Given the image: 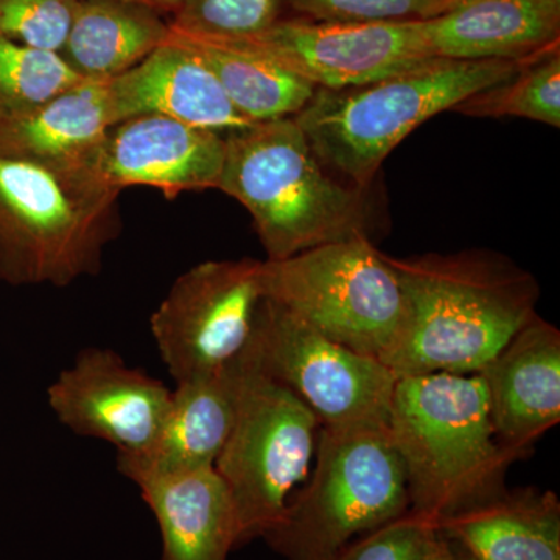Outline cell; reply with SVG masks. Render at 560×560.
Returning a JSON list of instances; mask_svg holds the SVG:
<instances>
[{
  "instance_id": "cell-15",
  "label": "cell",
  "mask_w": 560,
  "mask_h": 560,
  "mask_svg": "<svg viewBox=\"0 0 560 560\" xmlns=\"http://www.w3.org/2000/svg\"><path fill=\"white\" fill-rule=\"evenodd\" d=\"M109 90L116 124L160 114L226 135L254 125L234 108L200 57L171 36L138 66L110 79Z\"/></svg>"
},
{
  "instance_id": "cell-20",
  "label": "cell",
  "mask_w": 560,
  "mask_h": 560,
  "mask_svg": "<svg viewBox=\"0 0 560 560\" xmlns=\"http://www.w3.org/2000/svg\"><path fill=\"white\" fill-rule=\"evenodd\" d=\"M113 125L109 80L86 79L38 108L0 117V156L81 162Z\"/></svg>"
},
{
  "instance_id": "cell-14",
  "label": "cell",
  "mask_w": 560,
  "mask_h": 560,
  "mask_svg": "<svg viewBox=\"0 0 560 560\" xmlns=\"http://www.w3.org/2000/svg\"><path fill=\"white\" fill-rule=\"evenodd\" d=\"M497 441L525 458L560 422V331L534 316L480 372Z\"/></svg>"
},
{
  "instance_id": "cell-22",
  "label": "cell",
  "mask_w": 560,
  "mask_h": 560,
  "mask_svg": "<svg viewBox=\"0 0 560 560\" xmlns=\"http://www.w3.org/2000/svg\"><path fill=\"white\" fill-rule=\"evenodd\" d=\"M168 36L200 57L234 108L253 124L296 116L315 94L316 88L308 81L248 51L172 25Z\"/></svg>"
},
{
  "instance_id": "cell-11",
  "label": "cell",
  "mask_w": 560,
  "mask_h": 560,
  "mask_svg": "<svg viewBox=\"0 0 560 560\" xmlns=\"http://www.w3.org/2000/svg\"><path fill=\"white\" fill-rule=\"evenodd\" d=\"M209 38L271 61L316 90L360 86L434 60L420 20L320 22L293 18L279 20L256 35Z\"/></svg>"
},
{
  "instance_id": "cell-13",
  "label": "cell",
  "mask_w": 560,
  "mask_h": 560,
  "mask_svg": "<svg viewBox=\"0 0 560 560\" xmlns=\"http://www.w3.org/2000/svg\"><path fill=\"white\" fill-rule=\"evenodd\" d=\"M226 142L220 132L142 114L113 125L83 164L108 186H145L173 198L217 189Z\"/></svg>"
},
{
  "instance_id": "cell-25",
  "label": "cell",
  "mask_w": 560,
  "mask_h": 560,
  "mask_svg": "<svg viewBox=\"0 0 560 560\" xmlns=\"http://www.w3.org/2000/svg\"><path fill=\"white\" fill-rule=\"evenodd\" d=\"M280 18V0H187L172 27L195 35L241 38L267 31Z\"/></svg>"
},
{
  "instance_id": "cell-29",
  "label": "cell",
  "mask_w": 560,
  "mask_h": 560,
  "mask_svg": "<svg viewBox=\"0 0 560 560\" xmlns=\"http://www.w3.org/2000/svg\"><path fill=\"white\" fill-rule=\"evenodd\" d=\"M423 560H471L460 548L456 547L453 541L445 539L438 530L436 539Z\"/></svg>"
},
{
  "instance_id": "cell-10",
  "label": "cell",
  "mask_w": 560,
  "mask_h": 560,
  "mask_svg": "<svg viewBox=\"0 0 560 560\" xmlns=\"http://www.w3.org/2000/svg\"><path fill=\"white\" fill-rule=\"evenodd\" d=\"M261 267L248 257L202 261L173 282L150 329L175 383L224 370L242 355L264 300Z\"/></svg>"
},
{
  "instance_id": "cell-1",
  "label": "cell",
  "mask_w": 560,
  "mask_h": 560,
  "mask_svg": "<svg viewBox=\"0 0 560 560\" xmlns=\"http://www.w3.org/2000/svg\"><path fill=\"white\" fill-rule=\"evenodd\" d=\"M386 260L407 301L399 341L382 361L397 377L480 374L537 315V280L492 250Z\"/></svg>"
},
{
  "instance_id": "cell-8",
  "label": "cell",
  "mask_w": 560,
  "mask_h": 560,
  "mask_svg": "<svg viewBox=\"0 0 560 560\" xmlns=\"http://www.w3.org/2000/svg\"><path fill=\"white\" fill-rule=\"evenodd\" d=\"M242 363L234 425L213 464L234 504L237 548L280 521L291 490L307 475L319 433L315 412L265 374L246 348Z\"/></svg>"
},
{
  "instance_id": "cell-5",
  "label": "cell",
  "mask_w": 560,
  "mask_h": 560,
  "mask_svg": "<svg viewBox=\"0 0 560 560\" xmlns=\"http://www.w3.org/2000/svg\"><path fill=\"white\" fill-rule=\"evenodd\" d=\"M526 60L434 58L360 86L316 90L293 119L327 168L370 189L383 161L412 130L511 79Z\"/></svg>"
},
{
  "instance_id": "cell-4",
  "label": "cell",
  "mask_w": 560,
  "mask_h": 560,
  "mask_svg": "<svg viewBox=\"0 0 560 560\" xmlns=\"http://www.w3.org/2000/svg\"><path fill=\"white\" fill-rule=\"evenodd\" d=\"M120 194L83 162L0 156V282L65 289L98 275Z\"/></svg>"
},
{
  "instance_id": "cell-21",
  "label": "cell",
  "mask_w": 560,
  "mask_h": 560,
  "mask_svg": "<svg viewBox=\"0 0 560 560\" xmlns=\"http://www.w3.org/2000/svg\"><path fill=\"white\" fill-rule=\"evenodd\" d=\"M168 33L171 24L145 3L79 0L61 57L83 79L110 80L145 60Z\"/></svg>"
},
{
  "instance_id": "cell-27",
  "label": "cell",
  "mask_w": 560,
  "mask_h": 560,
  "mask_svg": "<svg viewBox=\"0 0 560 560\" xmlns=\"http://www.w3.org/2000/svg\"><path fill=\"white\" fill-rule=\"evenodd\" d=\"M438 536V526L408 512L345 548L335 560H423Z\"/></svg>"
},
{
  "instance_id": "cell-24",
  "label": "cell",
  "mask_w": 560,
  "mask_h": 560,
  "mask_svg": "<svg viewBox=\"0 0 560 560\" xmlns=\"http://www.w3.org/2000/svg\"><path fill=\"white\" fill-rule=\"evenodd\" d=\"M83 80L61 54L0 35V117L38 108Z\"/></svg>"
},
{
  "instance_id": "cell-7",
  "label": "cell",
  "mask_w": 560,
  "mask_h": 560,
  "mask_svg": "<svg viewBox=\"0 0 560 560\" xmlns=\"http://www.w3.org/2000/svg\"><path fill=\"white\" fill-rule=\"evenodd\" d=\"M261 289L330 340L381 361L407 316L399 279L366 235L264 260Z\"/></svg>"
},
{
  "instance_id": "cell-17",
  "label": "cell",
  "mask_w": 560,
  "mask_h": 560,
  "mask_svg": "<svg viewBox=\"0 0 560 560\" xmlns=\"http://www.w3.org/2000/svg\"><path fill=\"white\" fill-rule=\"evenodd\" d=\"M131 481L160 525L161 560H228L237 548L234 504L213 467L156 471Z\"/></svg>"
},
{
  "instance_id": "cell-12",
  "label": "cell",
  "mask_w": 560,
  "mask_h": 560,
  "mask_svg": "<svg viewBox=\"0 0 560 560\" xmlns=\"http://www.w3.org/2000/svg\"><path fill=\"white\" fill-rule=\"evenodd\" d=\"M172 393L114 350L86 348L51 383L47 401L72 433L108 442L117 455H138L160 434Z\"/></svg>"
},
{
  "instance_id": "cell-30",
  "label": "cell",
  "mask_w": 560,
  "mask_h": 560,
  "mask_svg": "<svg viewBox=\"0 0 560 560\" xmlns=\"http://www.w3.org/2000/svg\"><path fill=\"white\" fill-rule=\"evenodd\" d=\"M466 0H427L425 10H423L422 20L440 16L460 5Z\"/></svg>"
},
{
  "instance_id": "cell-33",
  "label": "cell",
  "mask_w": 560,
  "mask_h": 560,
  "mask_svg": "<svg viewBox=\"0 0 560 560\" xmlns=\"http://www.w3.org/2000/svg\"><path fill=\"white\" fill-rule=\"evenodd\" d=\"M128 2H138V3H145V5H150L149 2H147V0H128ZM151 7V5H150Z\"/></svg>"
},
{
  "instance_id": "cell-6",
  "label": "cell",
  "mask_w": 560,
  "mask_h": 560,
  "mask_svg": "<svg viewBox=\"0 0 560 560\" xmlns=\"http://www.w3.org/2000/svg\"><path fill=\"white\" fill-rule=\"evenodd\" d=\"M408 512L407 475L388 427L319 429L311 480L261 539L287 560H335Z\"/></svg>"
},
{
  "instance_id": "cell-9",
  "label": "cell",
  "mask_w": 560,
  "mask_h": 560,
  "mask_svg": "<svg viewBox=\"0 0 560 560\" xmlns=\"http://www.w3.org/2000/svg\"><path fill=\"white\" fill-rule=\"evenodd\" d=\"M246 350L265 374L315 412L319 429L388 427L399 377L381 360L330 340L278 302L261 300Z\"/></svg>"
},
{
  "instance_id": "cell-31",
  "label": "cell",
  "mask_w": 560,
  "mask_h": 560,
  "mask_svg": "<svg viewBox=\"0 0 560 560\" xmlns=\"http://www.w3.org/2000/svg\"><path fill=\"white\" fill-rule=\"evenodd\" d=\"M147 2H149L150 5L158 11L173 10L176 13V11L183 9L184 3H186L187 0H147Z\"/></svg>"
},
{
  "instance_id": "cell-23",
  "label": "cell",
  "mask_w": 560,
  "mask_h": 560,
  "mask_svg": "<svg viewBox=\"0 0 560 560\" xmlns=\"http://www.w3.org/2000/svg\"><path fill=\"white\" fill-rule=\"evenodd\" d=\"M453 110L474 117H523L559 128V47L534 55L511 79L470 95Z\"/></svg>"
},
{
  "instance_id": "cell-28",
  "label": "cell",
  "mask_w": 560,
  "mask_h": 560,
  "mask_svg": "<svg viewBox=\"0 0 560 560\" xmlns=\"http://www.w3.org/2000/svg\"><path fill=\"white\" fill-rule=\"evenodd\" d=\"M427 0H289L305 20L383 22L422 20Z\"/></svg>"
},
{
  "instance_id": "cell-16",
  "label": "cell",
  "mask_w": 560,
  "mask_h": 560,
  "mask_svg": "<svg viewBox=\"0 0 560 560\" xmlns=\"http://www.w3.org/2000/svg\"><path fill=\"white\" fill-rule=\"evenodd\" d=\"M243 377L242 355L213 374L176 383L156 440L138 455H117L128 480L156 471L213 467L230 436Z\"/></svg>"
},
{
  "instance_id": "cell-19",
  "label": "cell",
  "mask_w": 560,
  "mask_h": 560,
  "mask_svg": "<svg viewBox=\"0 0 560 560\" xmlns=\"http://www.w3.org/2000/svg\"><path fill=\"white\" fill-rule=\"evenodd\" d=\"M438 530L471 560H560V501L551 490L504 489Z\"/></svg>"
},
{
  "instance_id": "cell-32",
  "label": "cell",
  "mask_w": 560,
  "mask_h": 560,
  "mask_svg": "<svg viewBox=\"0 0 560 560\" xmlns=\"http://www.w3.org/2000/svg\"><path fill=\"white\" fill-rule=\"evenodd\" d=\"M540 2H544L545 5L550 7L552 10L560 11V0H540Z\"/></svg>"
},
{
  "instance_id": "cell-26",
  "label": "cell",
  "mask_w": 560,
  "mask_h": 560,
  "mask_svg": "<svg viewBox=\"0 0 560 560\" xmlns=\"http://www.w3.org/2000/svg\"><path fill=\"white\" fill-rule=\"evenodd\" d=\"M79 0H0V35L61 54Z\"/></svg>"
},
{
  "instance_id": "cell-3",
  "label": "cell",
  "mask_w": 560,
  "mask_h": 560,
  "mask_svg": "<svg viewBox=\"0 0 560 560\" xmlns=\"http://www.w3.org/2000/svg\"><path fill=\"white\" fill-rule=\"evenodd\" d=\"M224 142L217 189L248 209L267 260L370 237L368 189L327 168L293 117L228 132Z\"/></svg>"
},
{
  "instance_id": "cell-2",
  "label": "cell",
  "mask_w": 560,
  "mask_h": 560,
  "mask_svg": "<svg viewBox=\"0 0 560 560\" xmlns=\"http://www.w3.org/2000/svg\"><path fill=\"white\" fill-rule=\"evenodd\" d=\"M388 429L410 512L436 526L503 492L508 467L521 459L497 441L480 374L397 378Z\"/></svg>"
},
{
  "instance_id": "cell-18",
  "label": "cell",
  "mask_w": 560,
  "mask_h": 560,
  "mask_svg": "<svg viewBox=\"0 0 560 560\" xmlns=\"http://www.w3.org/2000/svg\"><path fill=\"white\" fill-rule=\"evenodd\" d=\"M422 22L433 58L526 60L559 47L560 11L540 0H466Z\"/></svg>"
}]
</instances>
